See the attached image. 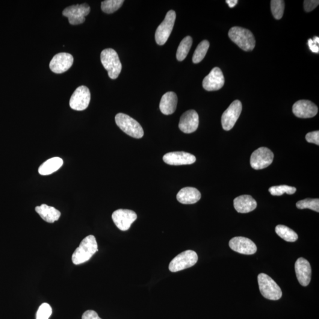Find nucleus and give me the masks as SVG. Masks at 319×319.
Returning a JSON list of instances; mask_svg holds the SVG:
<instances>
[{
    "instance_id": "nucleus-4",
    "label": "nucleus",
    "mask_w": 319,
    "mask_h": 319,
    "mask_svg": "<svg viewBox=\"0 0 319 319\" xmlns=\"http://www.w3.org/2000/svg\"><path fill=\"white\" fill-rule=\"evenodd\" d=\"M115 120L117 126L130 137L137 139L143 137V127L134 118L125 114L118 113Z\"/></svg>"
},
{
    "instance_id": "nucleus-15",
    "label": "nucleus",
    "mask_w": 319,
    "mask_h": 319,
    "mask_svg": "<svg viewBox=\"0 0 319 319\" xmlns=\"http://www.w3.org/2000/svg\"><path fill=\"white\" fill-rule=\"evenodd\" d=\"M229 247L232 250L245 255H253L256 252L257 248L251 239L242 236H237L230 239Z\"/></svg>"
},
{
    "instance_id": "nucleus-38",
    "label": "nucleus",
    "mask_w": 319,
    "mask_h": 319,
    "mask_svg": "<svg viewBox=\"0 0 319 319\" xmlns=\"http://www.w3.org/2000/svg\"><path fill=\"white\" fill-rule=\"evenodd\" d=\"M312 40H313V41H315V42H316V43H318V44H319V37L315 36V37H313Z\"/></svg>"
},
{
    "instance_id": "nucleus-35",
    "label": "nucleus",
    "mask_w": 319,
    "mask_h": 319,
    "mask_svg": "<svg viewBox=\"0 0 319 319\" xmlns=\"http://www.w3.org/2000/svg\"><path fill=\"white\" fill-rule=\"evenodd\" d=\"M82 319H102L99 317L98 315L94 310H87L82 316Z\"/></svg>"
},
{
    "instance_id": "nucleus-26",
    "label": "nucleus",
    "mask_w": 319,
    "mask_h": 319,
    "mask_svg": "<svg viewBox=\"0 0 319 319\" xmlns=\"http://www.w3.org/2000/svg\"><path fill=\"white\" fill-rule=\"evenodd\" d=\"M276 232L280 237L287 242H295L298 239V236L293 230L283 224H279L276 227Z\"/></svg>"
},
{
    "instance_id": "nucleus-2",
    "label": "nucleus",
    "mask_w": 319,
    "mask_h": 319,
    "mask_svg": "<svg viewBox=\"0 0 319 319\" xmlns=\"http://www.w3.org/2000/svg\"><path fill=\"white\" fill-rule=\"evenodd\" d=\"M228 35L230 40L244 51H252L255 46V37L249 30L233 27L229 30Z\"/></svg>"
},
{
    "instance_id": "nucleus-30",
    "label": "nucleus",
    "mask_w": 319,
    "mask_h": 319,
    "mask_svg": "<svg viewBox=\"0 0 319 319\" xmlns=\"http://www.w3.org/2000/svg\"><path fill=\"white\" fill-rule=\"evenodd\" d=\"M285 3L282 0H272L271 1V10L275 19H282L285 11Z\"/></svg>"
},
{
    "instance_id": "nucleus-5",
    "label": "nucleus",
    "mask_w": 319,
    "mask_h": 319,
    "mask_svg": "<svg viewBox=\"0 0 319 319\" xmlns=\"http://www.w3.org/2000/svg\"><path fill=\"white\" fill-rule=\"evenodd\" d=\"M259 291L262 296L270 300H278L282 297V291L274 280L268 275L261 273L258 276Z\"/></svg>"
},
{
    "instance_id": "nucleus-21",
    "label": "nucleus",
    "mask_w": 319,
    "mask_h": 319,
    "mask_svg": "<svg viewBox=\"0 0 319 319\" xmlns=\"http://www.w3.org/2000/svg\"><path fill=\"white\" fill-rule=\"evenodd\" d=\"M176 198L180 203L191 205L197 203L200 199L201 193L196 188L186 187L178 192Z\"/></svg>"
},
{
    "instance_id": "nucleus-18",
    "label": "nucleus",
    "mask_w": 319,
    "mask_h": 319,
    "mask_svg": "<svg viewBox=\"0 0 319 319\" xmlns=\"http://www.w3.org/2000/svg\"><path fill=\"white\" fill-rule=\"evenodd\" d=\"M162 159L165 163L171 165L191 164L196 160L194 155L184 152L168 153L164 155Z\"/></svg>"
},
{
    "instance_id": "nucleus-19",
    "label": "nucleus",
    "mask_w": 319,
    "mask_h": 319,
    "mask_svg": "<svg viewBox=\"0 0 319 319\" xmlns=\"http://www.w3.org/2000/svg\"><path fill=\"white\" fill-rule=\"evenodd\" d=\"M295 271L298 282L301 286L309 285L312 277V268L310 263L304 258H300L295 263Z\"/></svg>"
},
{
    "instance_id": "nucleus-27",
    "label": "nucleus",
    "mask_w": 319,
    "mask_h": 319,
    "mask_svg": "<svg viewBox=\"0 0 319 319\" xmlns=\"http://www.w3.org/2000/svg\"><path fill=\"white\" fill-rule=\"evenodd\" d=\"M209 47V42L208 40H203L199 44L194 52L192 61L195 64H199L205 57Z\"/></svg>"
},
{
    "instance_id": "nucleus-36",
    "label": "nucleus",
    "mask_w": 319,
    "mask_h": 319,
    "mask_svg": "<svg viewBox=\"0 0 319 319\" xmlns=\"http://www.w3.org/2000/svg\"><path fill=\"white\" fill-rule=\"evenodd\" d=\"M308 45L310 50L313 53H319V44L316 43L313 41L312 38H310L308 40Z\"/></svg>"
},
{
    "instance_id": "nucleus-23",
    "label": "nucleus",
    "mask_w": 319,
    "mask_h": 319,
    "mask_svg": "<svg viewBox=\"0 0 319 319\" xmlns=\"http://www.w3.org/2000/svg\"><path fill=\"white\" fill-rule=\"evenodd\" d=\"M35 211L44 221L48 223H53L61 217V212L54 207L49 206L46 204L35 207Z\"/></svg>"
},
{
    "instance_id": "nucleus-10",
    "label": "nucleus",
    "mask_w": 319,
    "mask_h": 319,
    "mask_svg": "<svg viewBox=\"0 0 319 319\" xmlns=\"http://www.w3.org/2000/svg\"><path fill=\"white\" fill-rule=\"evenodd\" d=\"M242 109L241 102L239 100H235L223 112L222 115L221 123L224 130L229 131L233 128L240 116Z\"/></svg>"
},
{
    "instance_id": "nucleus-3",
    "label": "nucleus",
    "mask_w": 319,
    "mask_h": 319,
    "mask_svg": "<svg viewBox=\"0 0 319 319\" xmlns=\"http://www.w3.org/2000/svg\"><path fill=\"white\" fill-rule=\"evenodd\" d=\"M100 61L108 71L109 78L117 79L122 70V64L116 51L112 49L103 50L100 53Z\"/></svg>"
},
{
    "instance_id": "nucleus-7",
    "label": "nucleus",
    "mask_w": 319,
    "mask_h": 319,
    "mask_svg": "<svg viewBox=\"0 0 319 319\" xmlns=\"http://www.w3.org/2000/svg\"><path fill=\"white\" fill-rule=\"evenodd\" d=\"M176 18V12L170 10L167 12L166 16L162 22L156 30L155 39L159 45H164L169 38L171 32L174 28Z\"/></svg>"
},
{
    "instance_id": "nucleus-24",
    "label": "nucleus",
    "mask_w": 319,
    "mask_h": 319,
    "mask_svg": "<svg viewBox=\"0 0 319 319\" xmlns=\"http://www.w3.org/2000/svg\"><path fill=\"white\" fill-rule=\"evenodd\" d=\"M64 164L63 160L59 158H53L40 165L38 168V173L41 175L47 176L58 170Z\"/></svg>"
},
{
    "instance_id": "nucleus-16",
    "label": "nucleus",
    "mask_w": 319,
    "mask_h": 319,
    "mask_svg": "<svg viewBox=\"0 0 319 319\" xmlns=\"http://www.w3.org/2000/svg\"><path fill=\"white\" fill-rule=\"evenodd\" d=\"M199 115L196 111L191 109L183 113L180 117L179 127L186 134H191L196 131L199 126Z\"/></svg>"
},
{
    "instance_id": "nucleus-11",
    "label": "nucleus",
    "mask_w": 319,
    "mask_h": 319,
    "mask_svg": "<svg viewBox=\"0 0 319 319\" xmlns=\"http://www.w3.org/2000/svg\"><path fill=\"white\" fill-rule=\"evenodd\" d=\"M90 100V90L85 86H81L76 89L71 96L69 105L74 110L84 111L88 108Z\"/></svg>"
},
{
    "instance_id": "nucleus-22",
    "label": "nucleus",
    "mask_w": 319,
    "mask_h": 319,
    "mask_svg": "<svg viewBox=\"0 0 319 319\" xmlns=\"http://www.w3.org/2000/svg\"><path fill=\"white\" fill-rule=\"evenodd\" d=\"M177 101V95L173 92H168L162 96L160 102V109L165 115H171L175 112Z\"/></svg>"
},
{
    "instance_id": "nucleus-1",
    "label": "nucleus",
    "mask_w": 319,
    "mask_h": 319,
    "mask_svg": "<svg viewBox=\"0 0 319 319\" xmlns=\"http://www.w3.org/2000/svg\"><path fill=\"white\" fill-rule=\"evenodd\" d=\"M97 250V244L94 235L85 237L72 254V260L74 264L79 265L87 262Z\"/></svg>"
},
{
    "instance_id": "nucleus-17",
    "label": "nucleus",
    "mask_w": 319,
    "mask_h": 319,
    "mask_svg": "<svg viewBox=\"0 0 319 319\" xmlns=\"http://www.w3.org/2000/svg\"><path fill=\"white\" fill-rule=\"evenodd\" d=\"M292 112L298 118H309L316 116L318 108L314 103L308 100H298L292 106Z\"/></svg>"
},
{
    "instance_id": "nucleus-28",
    "label": "nucleus",
    "mask_w": 319,
    "mask_h": 319,
    "mask_svg": "<svg viewBox=\"0 0 319 319\" xmlns=\"http://www.w3.org/2000/svg\"><path fill=\"white\" fill-rule=\"evenodd\" d=\"M124 0H106L101 2V9L106 14L114 13L123 4Z\"/></svg>"
},
{
    "instance_id": "nucleus-13",
    "label": "nucleus",
    "mask_w": 319,
    "mask_h": 319,
    "mask_svg": "<svg viewBox=\"0 0 319 319\" xmlns=\"http://www.w3.org/2000/svg\"><path fill=\"white\" fill-rule=\"evenodd\" d=\"M73 61V57L69 53H58L53 58L51 62H50V69L55 73H63L72 67Z\"/></svg>"
},
{
    "instance_id": "nucleus-12",
    "label": "nucleus",
    "mask_w": 319,
    "mask_h": 319,
    "mask_svg": "<svg viewBox=\"0 0 319 319\" xmlns=\"http://www.w3.org/2000/svg\"><path fill=\"white\" fill-rule=\"evenodd\" d=\"M114 223L121 230H128L131 224L137 220V215L134 211L129 209H118L112 215Z\"/></svg>"
},
{
    "instance_id": "nucleus-29",
    "label": "nucleus",
    "mask_w": 319,
    "mask_h": 319,
    "mask_svg": "<svg viewBox=\"0 0 319 319\" xmlns=\"http://www.w3.org/2000/svg\"><path fill=\"white\" fill-rule=\"evenodd\" d=\"M269 191L273 196H282L284 193L292 194L296 191V188L287 185L272 186Z\"/></svg>"
},
{
    "instance_id": "nucleus-37",
    "label": "nucleus",
    "mask_w": 319,
    "mask_h": 319,
    "mask_svg": "<svg viewBox=\"0 0 319 319\" xmlns=\"http://www.w3.org/2000/svg\"><path fill=\"white\" fill-rule=\"evenodd\" d=\"M238 0H226V2L230 8L234 7L238 4Z\"/></svg>"
},
{
    "instance_id": "nucleus-25",
    "label": "nucleus",
    "mask_w": 319,
    "mask_h": 319,
    "mask_svg": "<svg viewBox=\"0 0 319 319\" xmlns=\"http://www.w3.org/2000/svg\"><path fill=\"white\" fill-rule=\"evenodd\" d=\"M193 39L191 36H186L180 42L176 53L177 61H183L187 57L191 48Z\"/></svg>"
},
{
    "instance_id": "nucleus-9",
    "label": "nucleus",
    "mask_w": 319,
    "mask_h": 319,
    "mask_svg": "<svg viewBox=\"0 0 319 319\" xmlns=\"http://www.w3.org/2000/svg\"><path fill=\"white\" fill-rule=\"evenodd\" d=\"M274 154L267 147H260L254 151L250 158L251 167L255 170L267 167L273 161Z\"/></svg>"
},
{
    "instance_id": "nucleus-20",
    "label": "nucleus",
    "mask_w": 319,
    "mask_h": 319,
    "mask_svg": "<svg viewBox=\"0 0 319 319\" xmlns=\"http://www.w3.org/2000/svg\"><path fill=\"white\" fill-rule=\"evenodd\" d=\"M233 206L238 212L247 214L255 210L257 203L255 200L250 195H242L236 197L233 200Z\"/></svg>"
},
{
    "instance_id": "nucleus-34",
    "label": "nucleus",
    "mask_w": 319,
    "mask_h": 319,
    "mask_svg": "<svg viewBox=\"0 0 319 319\" xmlns=\"http://www.w3.org/2000/svg\"><path fill=\"white\" fill-rule=\"evenodd\" d=\"M319 4L318 0H305L304 1V8L306 12L314 10Z\"/></svg>"
},
{
    "instance_id": "nucleus-33",
    "label": "nucleus",
    "mask_w": 319,
    "mask_h": 319,
    "mask_svg": "<svg viewBox=\"0 0 319 319\" xmlns=\"http://www.w3.org/2000/svg\"><path fill=\"white\" fill-rule=\"evenodd\" d=\"M306 139L308 143L315 144L319 146V131H315L307 133L306 135Z\"/></svg>"
},
{
    "instance_id": "nucleus-6",
    "label": "nucleus",
    "mask_w": 319,
    "mask_h": 319,
    "mask_svg": "<svg viewBox=\"0 0 319 319\" xmlns=\"http://www.w3.org/2000/svg\"><path fill=\"white\" fill-rule=\"evenodd\" d=\"M198 260L197 254L194 251L186 250L177 255L171 260L168 268L171 272L176 273L193 267Z\"/></svg>"
},
{
    "instance_id": "nucleus-14",
    "label": "nucleus",
    "mask_w": 319,
    "mask_h": 319,
    "mask_svg": "<svg viewBox=\"0 0 319 319\" xmlns=\"http://www.w3.org/2000/svg\"><path fill=\"white\" fill-rule=\"evenodd\" d=\"M224 78L220 68L214 67L211 72L204 78L202 85L204 89L208 91L220 90L223 87Z\"/></svg>"
},
{
    "instance_id": "nucleus-32",
    "label": "nucleus",
    "mask_w": 319,
    "mask_h": 319,
    "mask_svg": "<svg viewBox=\"0 0 319 319\" xmlns=\"http://www.w3.org/2000/svg\"><path fill=\"white\" fill-rule=\"evenodd\" d=\"M52 313L51 306L48 303H43L37 310L36 319H49Z\"/></svg>"
},
{
    "instance_id": "nucleus-8",
    "label": "nucleus",
    "mask_w": 319,
    "mask_h": 319,
    "mask_svg": "<svg viewBox=\"0 0 319 319\" xmlns=\"http://www.w3.org/2000/svg\"><path fill=\"white\" fill-rule=\"evenodd\" d=\"M91 8L86 3L69 6L63 11L64 16L67 18L72 25H78L84 23L85 17L90 14Z\"/></svg>"
},
{
    "instance_id": "nucleus-31",
    "label": "nucleus",
    "mask_w": 319,
    "mask_h": 319,
    "mask_svg": "<svg viewBox=\"0 0 319 319\" xmlns=\"http://www.w3.org/2000/svg\"><path fill=\"white\" fill-rule=\"evenodd\" d=\"M298 209H310L315 212H319V199H306L298 201L296 203Z\"/></svg>"
}]
</instances>
